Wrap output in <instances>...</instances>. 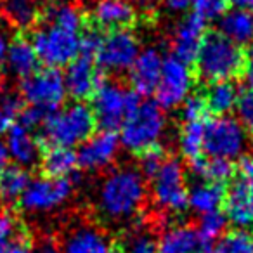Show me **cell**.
<instances>
[{
	"mask_svg": "<svg viewBox=\"0 0 253 253\" xmlns=\"http://www.w3.org/2000/svg\"><path fill=\"white\" fill-rule=\"evenodd\" d=\"M148 198L146 177L134 167H120L104 175L95 193V210L111 224L134 220Z\"/></svg>",
	"mask_w": 253,
	"mask_h": 253,
	"instance_id": "obj_1",
	"label": "cell"
},
{
	"mask_svg": "<svg viewBox=\"0 0 253 253\" xmlns=\"http://www.w3.org/2000/svg\"><path fill=\"white\" fill-rule=\"evenodd\" d=\"M194 63L198 77L207 84L232 82L245 71L246 54L220 32H210L205 35Z\"/></svg>",
	"mask_w": 253,
	"mask_h": 253,
	"instance_id": "obj_2",
	"label": "cell"
},
{
	"mask_svg": "<svg viewBox=\"0 0 253 253\" xmlns=\"http://www.w3.org/2000/svg\"><path fill=\"white\" fill-rule=\"evenodd\" d=\"M95 118L92 108L84 102L68 104L50 113L40 126V139L49 148L73 149L94 134Z\"/></svg>",
	"mask_w": 253,
	"mask_h": 253,
	"instance_id": "obj_3",
	"label": "cell"
},
{
	"mask_svg": "<svg viewBox=\"0 0 253 253\" xmlns=\"http://www.w3.org/2000/svg\"><path fill=\"white\" fill-rule=\"evenodd\" d=\"M167 132L165 109L153 101H141L123 126L120 128V142L126 151L141 155L149 148L160 146Z\"/></svg>",
	"mask_w": 253,
	"mask_h": 253,
	"instance_id": "obj_4",
	"label": "cell"
},
{
	"mask_svg": "<svg viewBox=\"0 0 253 253\" xmlns=\"http://www.w3.org/2000/svg\"><path fill=\"white\" fill-rule=\"evenodd\" d=\"M141 104L139 94L115 82H102L92 95V113L95 125L102 130H120L126 118Z\"/></svg>",
	"mask_w": 253,
	"mask_h": 253,
	"instance_id": "obj_5",
	"label": "cell"
},
{
	"mask_svg": "<svg viewBox=\"0 0 253 253\" xmlns=\"http://www.w3.org/2000/svg\"><path fill=\"white\" fill-rule=\"evenodd\" d=\"M80 35L56 25H45L32 37V45L39 61L47 68L68 66L80 56Z\"/></svg>",
	"mask_w": 253,
	"mask_h": 253,
	"instance_id": "obj_6",
	"label": "cell"
},
{
	"mask_svg": "<svg viewBox=\"0 0 253 253\" xmlns=\"http://www.w3.org/2000/svg\"><path fill=\"white\" fill-rule=\"evenodd\" d=\"M151 194L155 205L169 213H180L187 208L189 189L186 169L177 158H167L158 172L151 177Z\"/></svg>",
	"mask_w": 253,
	"mask_h": 253,
	"instance_id": "obj_7",
	"label": "cell"
},
{
	"mask_svg": "<svg viewBox=\"0 0 253 253\" xmlns=\"http://www.w3.org/2000/svg\"><path fill=\"white\" fill-rule=\"evenodd\" d=\"M248 146V134L245 126L229 115L215 116L207 122L205 130V155L208 158L238 160L245 155Z\"/></svg>",
	"mask_w": 253,
	"mask_h": 253,
	"instance_id": "obj_8",
	"label": "cell"
},
{
	"mask_svg": "<svg viewBox=\"0 0 253 253\" xmlns=\"http://www.w3.org/2000/svg\"><path fill=\"white\" fill-rule=\"evenodd\" d=\"M225 215L238 227L253 225V156H243L225 191Z\"/></svg>",
	"mask_w": 253,
	"mask_h": 253,
	"instance_id": "obj_9",
	"label": "cell"
},
{
	"mask_svg": "<svg viewBox=\"0 0 253 253\" xmlns=\"http://www.w3.org/2000/svg\"><path fill=\"white\" fill-rule=\"evenodd\" d=\"M19 94L21 99L28 102V106H35L50 115L63 108V102L68 95L64 75L56 68L37 70L33 75L21 80Z\"/></svg>",
	"mask_w": 253,
	"mask_h": 253,
	"instance_id": "obj_10",
	"label": "cell"
},
{
	"mask_svg": "<svg viewBox=\"0 0 253 253\" xmlns=\"http://www.w3.org/2000/svg\"><path fill=\"white\" fill-rule=\"evenodd\" d=\"M73 180L56 177H37L32 179L19 198V207L28 213H49L63 207L73 194Z\"/></svg>",
	"mask_w": 253,
	"mask_h": 253,
	"instance_id": "obj_11",
	"label": "cell"
},
{
	"mask_svg": "<svg viewBox=\"0 0 253 253\" xmlns=\"http://www.w3.org/2000/svg\"><path fill=\"white\" fill-rule=\"evenodd\" d=\"M194 84V75L191 71L189 64L175 59V57H167L163 61V70L160 84L155 90L156 104L162 109H175L184 104L191 95Z\"/></svg>",
	"mask_w": 253,
	"mask_h": 253,
	"instance_id": "obj_12",
	"label": "cell"
},
{
	"mask_svg": "<svg viewBox=\"0 0 253 253\" xmlns=\"http://www.w3.org/2000/svg\"><path fill=\"white\" fill-rule=\"evenodd\" d=\"M141 54L139 39L130 30H113L102 39V45L95 61L104 71L125 73L132 68Z\"/></svg>",
	"mask_w": 253,
	"mask_h": 253,
	"instance_id": "obj_13",
	"label": "cell"
},
{
	"mask_svg": "<svg viewBox=\"0 0 253 253\" xmlns=\"http://www.w3.org/2000/svg\"><path fill=\"white\" fill-rule=\"evenodd\" d=\"M120 148H122V142L115 132H95L84 144L78 146V167L85 172H102L115 163Z\"/></svg>",
	"mask_w": 253,
	"mask_h": 253,
	"instance_id": "obj_14",
	"label": "cell"
},
{
	"mask_svg": "<svg viewBox=\"0 0 253 253\" xmlns=\"http://www.w3.org/2000/svg\"><path fill=\"white\" fill-rule=\"evenodd\" d=\"M207 35V21L198 18L196 14H189L175 26L172 37V54L175 59L191 64L196 61L200 54L201 43Z\"/></svg>",
	"mask_w": 253,
	"mask_h": 253,
	"instance_id": "obj_15",
	"label": "cell"
},
{
	"mask_svg": "<svg viewBox=\"0 0 253 253\" xmlns=\"http://www.w3.org/2000/svg\"><path fill=\"white\" fill-rule=\"evenodd\" d=\"M160 253H215L213 243L205 241L196 227L175 224L167 227L158 238Z\"/></svg>",
	"mask_w": 253,
	"mask_h": 253,
	"instance_id": "obj_16",
	"label": "cell"
},
{
	"mask_svg": "<svg viewBox=\"0 0 253 253\" xmlns=\"http://www.w3.org/2000/svg\"><path fill=\"white\" fill-rule=\"evenodd\" d=\"M63 253H116L109 236L92 224L71 227L61 243Z\"/></svg>",
	"mask_w": 253,
	"mask_h": 253,
	"instance_id": "obj_17",
	"label": "cell"
},
{
	"mask_svg": "<svg viewBox=\"0 0 253 253\" xmlns=\"http://www.w3.org/2000/svg\"><path fill=\"white\" fill-rule=\"evenodd\" d=\"M102 82H104L102 75L95 70L94 61L80 56L73 63L68 64V70L64 73L66 92L77 102H84L85 99H90Z\"/></svg>",
	"mask_w": 253,
	"mask_h": 253,
	"instance_id": "obj_18",
	"label": "cell"
},
{
	"mask_svg": "<svg viewBox=\"0 0 253 253\" xmlns=\"http://www.w3.org/2000/svg\"><path fill=\"white\" fill-rule=\"evenodd\" d=\"M163 57L158 49H148L141 50L135 63L128 70V80H130L132 90H135L139 95L153 94L156 90L162 78L163 70Z\"/></svg>",
	"mask_w": 253,
	"mask_h": 253,
	"instance_id": "obj_19",
	"label": "cell"
},
{
	"mask_svg": "<svg viewBox=\"0 0 253 253\" xmlns=\"http://www.w3.org/2000/svg\"><path fill=\"white\" fill-rule=\"evenodd\" d=\"M137 11L128 0H97L92 11V23L97 30H128L137 23Z\"/></svg>",
	"mask_w": 253,
	"mask_h": 253,
	"instance_id": "obj_20",
	"label": "cell"
},
{
	"mask_svg": "<svg viewBox=\"0 0 253 253\" xmlns=\"http://www.w3.org/2000/svg\"><path fill=\"white\" fill-rule=\"evenodd\" d=\"M45 0H0V12L16 30H30L43 21Z\"/></svg>",
	"mask_w": 253,
	"mask_h": 253,
	"instance_id": "obj_21",
	"label": "cell"
},
{
	"mask_svg": "<svg viewBox=\"0 0 253 253\" xmlns=\"http://www.w3.org/2000/svg\"><path fill=\"white\" fill-rule=\"evenodd\" d=\"M5 146L11 160H14L18 167L30 169L40 162V142L35 139L32 130L19 123L7 132Z\"/></svg>",
	"mask_w": 253,
	"mask_h": 253,
	"instance_id": "obj_22",
	"label": "cell"
},
{
	"mask_svg": "<svg viewBox=\"0 0 253 253\" xmlns=\"http://www.w3.org/2000/svg\"><path fill=\"white\" fill-rule=\"evenodd\" d=\"M39 56H37L35 49H33L32 42L25 37H16L11 43H9L7 50V64L9 71L14 77L23 78L33 75L39 70Z\"/></svg>",
	"mask_w": 253,
	"mask_h": 253,
	"instance_id": "obj_23",
	"label": "cell"
},
{
	"mask_svg": "<svg viewBox=\"0 0 253 253\" xmlns=\"http://www.w3.org/2000/svg\"><path fill=\"white\" fill-rule=\"evenodd\" d=\"M225 201V191L222 189V184L215 182H203L196 184L189 189V200H187V208L201 215L218 211Z\"/></svg>",
	"mask_w": 253,
	"mask_h": 253,
	"instance_id": "obj_24",
	"label": "cell"
},
{
	"mask_svg": "<svg viewBox=\"0 0 253 253\" xmlns=\"http://www.w3.org/2000/svg\"><path fill=\"white\" fill-rule=\"evenodd\" d=\"M220 33L239 47L253 42V12L243 9L227 11L220 18Z\"/></svg>",
	"mask_w": 253,
	"mask_h": 253,
	"instance_id": "obj_25",
	"label": "cell"
},
{
	"mask_svg": "<svg viewBox=\"0 0 253 253\" xmlns=\"http://www.w3.org/2000/svg\"><path fill=\"white\" fill-rule=\"evenodd\" d=\"M205 102L210 113L215 116L229 115L232 109H236L239 99V88L234 82H215L208 84V88L205 92Z\"/></svg>",
	"mask_w": 253,
	"mask_h": 253,
	"instance_id": "obj_26",
	"label": "cell"
},
{
	"mask_svg": "<svg viewBox=\"0 0 253 253\" xmlns=\"http://www.w3.org/2000/svg\"><path fill=\"white\" fill-rule=\"evenodd\" d=\"M40 163L47 177L70 179L78 167L77 153L68 148H49L42 156Z\"/></svg>",
	"mask_w": 253,
	"mask_h": 253,
	"instance_id": "obj_27",
	"label": "cell"
},
{
	"mask_svg": "<svg viewBox=\"0 0 253 253\" xmlns=\"http://www.w3.org/2000/svg\"><path fill=\"white\" fill-rule=\"evenodd\" d=\"M234 165L229 160L222 158H198L194 162H191V172L198 177V179H203L207 182H215L222 184L227 182L234 175Z\"/></svg>",
	"mask_w": 253,
	"mask_h": 253,
	"instance_id": "obj_28",
	"label": "cell"
},
{
	"mask_svg": "<svg viewBox=\"0 0 253 253\" xmlns=\"http://www.w3.org/2000/svg\"><path fill=\"white\" fill-rule=\"evenodd\" d=\"M205 130L207 122H187L182 125L179 134V149L180 155L189 162L201 158L205 153Z\"/></svg>",
	"mask_w": 253,
	"mask_h": 253,
	"instance_id": "obj_29",
	"label": "cell"
},
{
	"mask_svg": "<svg viewBox=\"0 0 253 253\" xmlns=\"http://www.w3.org/2000/svg\"><path fill=\"white\" fill-rule=\"evenodd\" d=\"M30 173L26 169L18 165H9L4 172L0 173V200L4 201H19L23 193L30 184Z\"/></svg>",
	"mask_w": 253,
	"mask_h": 253,
	"instance_id": "obj_30",
	"label": "cell"
},
{
	"mask_svg": "<svg viewBox=\"0 0 253 253\" xmlns=\"http://www.w3.org/2000/svg\"><path fill=\"white\" fill-rule=\"evenodd\" d=\"M43 19H47L50 25L61 26V28L75 33H82V30L87 25V18L71 4H57L47 7Z\"/></svg>",
	"mask_w": 253,
	"mask_h": 253,
	"instance_id": "obj_31",
	"label": "cell"
},
{
	"mask_svg": "<svg viewBox=\"0 0 253 253\" xmlns=\"http://www.w3.org/2000/svg\"><path fill=\"white\" fill-rule=\"evenodd\" d=\"M215 253H253V232L248 229H232L215 245Z\"/></svg>",
	"mask_w": 253,
	"mask_h": 253,
	"instance_id": "obj_32",
	"label": "cell"
},
{
	"mask_svg": "<svg viewBox=\"0 0 253 253\" xmlns=\"http://www.w3.org/2000/svg\"><path fill=\"white\" fill-rule=\"evenodd\" d=\"M229 218L225 213L218 211H211V213L201 215L200 217V225H198V232L200 236L208 243H213L217 239H220L225 234V229H227Z\"/></svg>",
	"mask_w": 253,
	"mask_h": 253,
	"instance_id": "obj_33",
	"label": "cell"
},
{
	"mask_svg": "<svg viewBox=\"0 0 253 253\" xmlns=\"http://www.w3.org/2000/svg\"><path fill=\"white\" fill-rule=\"evenodd\" d=\"M116 253H160L158 239L146 231H134L120 243Z\"/></svg>",
	"mask_w": 253,
	"mask_h": 253,
	"instance_id": "obj_34",
	"label": "cell"
},
{
	"mask_svg": "<svg viewBox=\"0 0 253 253\" xmlns=\"http://www.w3.org/2000/svg\"><path fill=\"white\" fill-rule=\"evenodd\" d=\"M21 109V97H18V95L5 94L0 99V135L7 134L16 125V120L19 118Z\"/></svg>",
	"mask_w": 253,
	"mask_h": 253,
	"instance_id": "obj_35",
	"label": "cell"
},
{
	"mask_svg": "<svg viewBox=\"0 0 253 253\" xmlns=\"http://www.w3.org/2000/svg\"><path fill=\"white\" fill-rule=\"evenodd\" d=\"M193 14L203 21L220 19L231 7V0H191Z\"/></svg>",
	"mask_w": 253,
	"mask_h": 253,
	"instance_id": "obj_36",
	"label": "cell"
},
{
	"mask_svg": "<svg viewBox=\"0 0 253 253\" xmlns=\"http://www.w3.org/2000/svg\"><path fill=\"white\" fill-rule=\"evenodd\" d=\"M165 160H167L165 151H163V148H160V146L146 149V151H142L141 155H139V172L144 177L151 179V177L158 172V169L163 165Z\"/></svg>",
	"mask_w": 253,
	"mask_h": 253,
	"instance_id": "obj_37",
	"label": "cell"
},
{
	"mask_svg": "<svg viewBox=\"0 0 253 253\" xmlns=\"http://www.w3.org/2000/svg\"><path fill=\"white\" fill-rule=\"evenodd\" d=\"M102 39L104 37L99 33V30L90 28V26H85L84 33L80 35V57H85V59L94 61L99 54V49L102 45Z\"/></svg>",
	"mask_w": 253,
	"mask_h": 253,
	"instance_id": "obj_38",
	"label": "cell"
},
{
	"mask_svg": "<svg viewBox=\"0 0 253 253\" xmlns=\"http://www.w3.org/2000/svg\"><path fill=\"white\" fill-rule=\"evenodd\" d=\"M180 116H182V122H203L205 115L208 113L207 102H205L203 95H189V97L184 101V104L180 106Z\"/></svg>",
	"mask_w": 253,
	"mask_h": 253,
	"instance_id": "obj_39",
	"label": "cell"
},
{
	"mask_svg": "<svg viewBox=\"0 0 253 253\" xmlns=\"http://www.w3.org/2000/svg\"><path fill=\"white\" fill-rule=\"evenodd\" d=\"M236 111H238V122L245 126V130L253 132V90L239 94Z\"/></svg>",
	"mask_w": 253,
	"mask_h": 253,
	"instance_id": "obj_40",
	"label": "cell"
},
{
	"mask_svg": "<svg viewBox=\"0 0 253 253\" xmlns=\"http://www.w3.org/2000/svg\"><path fill=\"white\" fill-rule=\"evenodd\" d=\"M47 116H49V113L43 111V109L35 108V106H26L19 113V125L26 126L28 130H35V128H40L43 125Z\"/></svg>",
	"mask_w": 253,
	"mask_h": 253,
	"instance_id": "obj_41",
	"label": "cell"
},
{
	"mask_svg": "<svg viewBox=\"0 0 253 253\" xmlns=\"http://www.w3.org/2000/svg\"><path fill=\"white\" fill-rule=\"evenodd\" d=\"M0 253H33V243L28 234L18 231L0 246Z\"/></svg>",
	"mask_w": 253,
	"mask_h": 253,
	"instance_id": "obj_42",
	"label": "cell"
},
{
	"mask_svg": "<svg viewBox=\"0 0 253 253\" xmlns=\"http://www.w3.org/2000/svg\"><path fill=\"white\" fill-rule=\"evenodd\" d=\"M18 231L19 224L14 218V215L7 213V211H0V246L4 245L7 239H11Z\"/></svg>",
	"mask_w": 253,
	"mask_h": 253,
	"instance_id": "obj_43",
	"label": "cell"
},
{
	"mask_svg": "<svg viewBox=\"0 0 253 253\" xmlns=\"http://www.w3.org/2000/svg\"><path fill=\"white\" fill-rule=\"evenodd\" d=\"M132 5L135 7V11H141L142 14H153L156 9V5L160 4V0H128Z\"/></svg>",
	"mask_w": 253,
	"mask_h": 253,
	"instance_id": "obj_44",
	"label": "cell"
},
{
	"mask_svg": "<svg viewBox=\"0 0 253 253\" xmlns=\"http://www.w3.org/2000/svg\"><path fill=\"white\" fill-rule=\"evenodd\" d=\"M33 253H63V252H61L59 243L54 241L52 238H45V239H42V243L37 246Z\"/></svg>",
	"mask_w": 253,
	"mask_h": 253,
	"instance_id": "obj_45",
	"label": "cell"
},
{
	"mask_svg": "<svg viewBox=\"0 0 253 253\" xmlns=\"http://www.w3.org/2000/svg\"><path fill=\"white\" fill-rule=\"evenodd\" d=\"M163 5L169 12H186L191 7V0H163Z\"/></svg>",
	"mask_w": 253,
	"mask_h": 253,
	"instance_id": "obj_46",
	"label": "cell"
},
{
	"mask_svg": "<svg viewBox=\"0 0 253 253\" xmlns=\"http://www.w3.org/2000/svg\"><path fill=\"white\" fill-rule=\"evenodd\" d=\"M243 75H245V80H246V84H248L250 90H253V49L246 54V64H245Z\"/></svg>",
	"mask_w": 253,
	"mask_h": 253,
	"instance_id": "obj_47",
	"label": "cell"
},
{
	"mask_svg": "<svg viewBox=\"0 0 253 253\" xmlns=\"http://www.w3.org/2000/svg\"><path fill=\"white\" fill-rule=\"evenodd\" d=\"M9 160H11V156H9L7 146H5V142L0 139V173L9 167Z\"/></svg>",
	"mask_w": 253,
	"mask_h": 253,
	"instance_id": "obj_48",
	"label": "cell"
},
{
	"mask_svg": "<svg viewBox=\"0 0 253 253\" xmlns=\"http://www.w3.org/2000/svg\"><path fill=\"white\" fill-rule=\"evenodd\" d=\"M7 50H9V42L4 33H0V68L4 66L5 61H7Z\"/></svg>",
	"mask_w": 253,
	"mask_h": 253,
	"instance_id": "obj_49",
	"label": "cell"
},
{
	"mask_svg": "<svg viewBox=\"0 0 253 253\" xmlns=\"http://www.w3.org/2000/svg\"><path fill=\"white\" fill-rule=\"evenodd\" d=\"M231 5H234L236 9L253 12V0H231Z\"/></svg>",
	"mask_w": 253,
	"mask_h": 253,
	"instance_id": "obj_50",
	"label": "cell"
}]
</instances>
